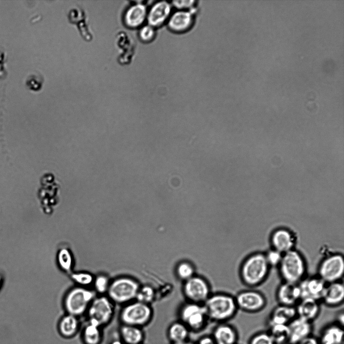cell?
<instances>
[{"instance_id": "obj_15", "label": "cell", "mask_w": 344, "mask_h": 344, "mask_svg": "<svg viewBox=\"0 0 344 344\" xmlns=\"http://www.w3.org/2000/svg\"><path fill=\"white\" fill-rule=\"evenodd\" d=\"M277 298L279 304L295 307L301 299L298 283L283 282L278 287Z\"/></svg>"}, {"instance_id": "obj_12", "label": "cell", "mask_w": 344, "mask_h": 344, "mask_svg": "<svg viewBox=\"0 0 344 344\" xmlns=\"http://www.w3.org/2000/svg\"><path fill=\"white\" fill-rule=\"evenodd\" d=\"M301 299L321 300L326 283L318 276L304 278L299 283Z\"/></svg>"}, {"instance_id": "obj_30", "label": "cell", "mask_w": 344, "mask_h": 344, "mask_svg": "<svg viewBox=\"0 0 344 344\" xmlns=\"http://www.w3.org/2000/svg\"><path fill=\"white\" fill-rule=\"evenodd\" d=\"M195 270L194 265L190 262L183 260L177 263L175 272L177 278L184 282L195 274Z\"/></svg>"}, {"instance_id": "obj_33", "label": "cell", "mask_w": 344, "mask_h": 344, "mask_svg": "<svg viewBox=\"0 0 344 344\" xmlns=\"http://www.w3.org/2000/svg\"><path fill=\"white\" fill-rule=\"evenodd\" d=\"M72 280L82 286H87L94 282V278L92 274L86 272L74 273L72 274Z\"/></svg>"}, {"instance_id": "obj_26", "label": "cell", "mask_w": 344, "mask_h": 344, "mask_svg": "<svg viewBox=\"0 0 344 344\" xmlns=\"http://www.w3.org/2000/svg\"><path fill=\"white\" fill-rule=\"evenodd\" d=\"M318 339L320 344H344L343 327L330 324L323 328Z\"/></svg>"}, {"instance_id": "obj_11", "label": "cell", "mask_w": 344, "mask_h": 344, "mask_svg": "<svg viewBox=\"0 0 344 344\" xmlns=\"http://www.w3.org/2000/svg\"><path fill=\"white\" fill-rule=\"evenodd\" d=\"M238 309L250 313L261 310L266 305V299L260 292L247 290L241 291L234 297Z\"/></svg>"}, {"instance_id": "obj_28", "label": "cell", "mask_w": 344, "mask_h": 344, "mask_svg": "<svg viewBox=\"0 0 344 344\" xmlns=\"http://www.w3.org/2000/svg\"><path fill=\"white\" fill-rule=\"evenodd\" d=\"M267 331L274 344L289 343L290 331L288 324L269 325Z\"/></svg>"}, {"instance_id": "obj_25", "label": "cell", "mask_w": 344, "mask_h": 344, "mask_svg": "<svg viewBox=\"0 0 344 344\" xmlns=\"http://www.w3.org/2000/svg\"><path fill=\"white\" fill-rule=\"evenodd\" d=\"M147 16L146 6L143 4H136L129 7L126 11L124 21L128 27L136 28L142 25L146 19Z\"/></svg>"}, {"instance_id": "obj_20", "label": "cell", "mask_w": 344, "mask_h": 344, "mask_svg": "<svg viewBox=\"0 0 344 344\" xmlns=\"http://www.w3.org/2000/svg\"><path fill=\"white\" fill-rule=\"evenodd\" d=\"M194 11H180L173 14L168 21L169 28L176 32H183L189 29L191 26Z\"/></svg>"}, {"instance_id": "obj_44", "label": "cell", "mask_w": 344, "mask_h": 344, "mask_svg": "<svg viewBox=\"0 0 344 344\" xmlns=\"http://www.w3.org/2000/svg\"><path fill=\"white\" fill-rule=\"evenodd\" d=\"M175 344H196L195 342L190 341L189 339L184 342Z\"/></svg>"}, {"instance_id": "obj_40", "label": "cell", "mask_w": 344, "mask_h": 344, "mask_svg": "<svg viewBox=\"0 0 344 344\" xmlns=\"http://www.w3.org/2000/svg\"><path fill=\"white\" fill-rule=\"evenodd\" d=\"M196 344H216L214 338L210 335H204L200 336L195 342Z\"/></svg>"}, {"instance_id": "obj_8", "label": "cell", "mask_w": 344, "mask_h": 344, "mask_svg": "<svg viewBox=\"0 0 344 344\" xmlns=\"http://www.w3.org/2000/svg\"><path fill=\"white\" fill-rule=\"evenodd\" d=\"M87 312L89 323L102 327L111 321L114 310L111 300L101 296L93 299Z\"/></svg>"}, {"instance_id": "obj_3", "label": "cell", "mask_w": 344, "mask_h": 344, "mask_svg": "<svg viewBox=\"0 0 344 344\" xmlns=\"http://www.w3.org/2000/svg\"><path fill=\"white\" fill-rule=\"evenodd\" d=\"M278 267L284 282L298 284L305 278V260L302 254L295 249L283 254Z\"/></svg>"}, {"instance_id": "obj_29", "label": "cell", "mask_w": 344, "mask_h": 344, "mask_svg": "<svg viewBox=\"0 0 344 344\" xmlns=\"http://www.w3.org/2000/svg\"><path fill=\"white\" fill-rule=\"evenodd\" d=\"M102 327L88 323L82 332V340L84 344H100L102 339Z\"/></svg>"}, {"instance_id": "obj_5", "label": "cell", "mask_w": 344, "mask_h": 344, "mask_svg": "<svg viewBox=\"0 0 344 344\" xmlns=\"http://www.w3.org/2000/svg\"><path fill=\"white\" fill-rule=\"evenodd\" d=\"M178 317V320L183 323L191 332L201 331L209 322L203 304L190 302H187L179 308Z\"/></svg>"}, {"instance_id": "obj_16", "label": "cell", "mask_w": 344, "mask_h": 344, "mask_svg": "<svg viewBox=\"0 0 344 344\" xmlns=\"http://www.w3.org/2000/svg\"><path fill=\"white\" fill-rule=\"evenodd\" d=\"M211 335L216 344H237L238 340L237 330L227 322L217 323Z\"/></svg>"}, {"instance_id": "obj_41", "label": "cell", "mask_w": 344, "mask_h": 344, "mask_svg": "<svg viewBox=\"0 0 344 344\" xmlns=\"http://www.w3.org/2000/svg\"><path fill=\"white\" fill-rule=\"evenodd\" d=\"M297 344H320L318 339L310 335L300 341Z\"/></svg>"}, {"instance_id": "obj_32", "label": "cell", "mask_w": 344, "mask_h": 344, "mask_svg": "<svg viewBox=\"0 0 344 344\" xmlns=\"http://www.w3.org/2000/svg\"><path fill=\"white\" fill-rule=\"evenodd\" d=\"M155 296L154 289L150 285H146L140 287L135 300L151 305Z\"/></svg>"}, {"instance_id": "obj_37", "label": "cell", "mask_w": 344, "mask_h": 344, "mask_svg": "<svg viewBox=\"0 0 344 344\" xmlns=\"http://www.w3.org/2000/svg\"><path fill=\"white\" fill-rule=\"evenodd\" d=\"M155 31L154 27L148 25L143 27L139 32L140 38L142 40L149 42L152 40L155 37Z\"/></svg>"}, {"instance_id": "obj_24", "label": "cell", "mask_w": 344, "mask_h": 344, "mask_svg": "<svg viewBox=\"0 0 344 344\" xmlns=\"http://www.w3.org/2000/svg\"><path fill=\"white\" fill-rule=\"evenodd\" d=\"M119 332L120 339L124 344H143L145 339L143 328L122 324Z\"/></svg>"}, {"instance_id": "obj_31", "label": "cell", "mask_w": 344, "mask_h": 344, "mask_svg": "<svg viewBox=\"0 0 344 344\" xmlns=\"http://www.w3.org/2000/svg\"><path fill=\"white\" fill-rule=\"evenodd\" d=\"M57 260L59 267L66 272H70L73 265V257L71 251L66 248L61 249L57 253Z\"/></svg>"}, {"instance_id": "obj_9", "label": "cell", "mask_w": 344, "mask_h": 344, "mask_svg": "<svg viewBox=\"0 0 344 344\" xmlns=\"http://www.w3.org/2000/svg\"><path fill=\"white\" fill-rule=\"evenodd\" d=\"M344 272L343 255L332 253L324 257L318 268V276L326 284L340 281Z\"/></svg>"}, {"instance_id": "obj_10", "label": "cell", "mask_w": 344, "mask_h": 344, "mask_svg": "<svg viewBox=\"0 0 344 344\" xmlns=\"http://www.w3.org/2000/svg\"><path fill=\"white\" fill-rule=\"evenodd\" d=\"M182 292L187 302L200 304H203L211 294L208 282L196 274L183 282Z\"/></svg>"}, {"instance_id": "obj_35", "label": "cell", "mask_w": 344, "mask_h": 344, "mask_svg": "<svg viewBox=\"0 0 344 344\" xmlns=\"http://www.w3.org/2000/svg\"><path fill=\"white\" fill-rule=\"evenodd\" d=\"M93 282L95 289L98 293L102 294L107 292L110 283L108 278L106 276H98Z\"/></svg>"}, {"instance_id": "obj_2", "label": "cell", "mask_w": 344, "mask_h": 344, "mask_svg": "<svg viewBox=\"0 0 344 344\" xmlns=\"http://www.w3.org/2000/svg\"><path fill=\"white\" fill-rule=\"evenodd\" d=\"M270 268L265 253H254L245 258L241 265V280L247 286H257L267 277Z\"/></svg>"}, {"instance_id": "obj_6", "label": "cell", "mask_w": 344, "mask_h": 344, "mask_svg": "<svg viewBox=\"0 0 344 344\" xmlns=\"http://www.w3.org/2000/svg\"><path fill=\"white\" fill-rule=\"evenodd\" d=\"M141 286L135 279L121 277L110 283L108 294L111 301L118 304H128L136 300Z\"/></svg>"}, {"instance_id": "obj_43", "label": "cell", "mask_w": 344, "mask_h": 344, "mask_svg": "<svg viewBox=\"0 0 344 344\" xmlns=\"http://www.w3.org/2000/svg\"><path fill=\"white\" fill-rule=\"evenodd\" d=\"M110 344H124L120 339H114L112 341Z\"/></svg>"}, {"instance_id": "obj_36", "label": "cell", "mask_w": 344, "mask_h": 344, "mask_svg": "<svg viewBox=\"0 0 344 344\" xmlns=\"http://www.w3.org/2000/svg\"><path fill=\"white\" fill-rule=\"evenodd\" d=\"M265 255L270 267L278 266L283 256L282 253L273 249L268 250Z\"/></svg>"}, {"instance_id": "obj_45", "label": "cell", "mask_w": 344, "mask_h": 344, "mask_svg": "<svg viewBox=\"0 0 344 344\" xmlns=\"http://www.w3.org/2000/svg\"><path fill=\"white\" fill-rule=\"evenodd\" d=\"M1 278L0 277V285H1Z\"/></svg>"}, {"instance_id": "obj_17", "label": "cell", "mask_w": 344, "mask_h": 344, "mask_svg": "<svg viewBox=\"0 0 344 344\" xmlns=\"http://www.w3.org/2000/svg\"><path fill=\"white\" fill-rule=\"evenodd\" d=\"M344 286L340 281L326 284L321 300L329 306H336L343 302Z\"/></svg>"}, {"instance_id": "obj_38", "label": "cell", "mask_w": 344, "mask_h": 344, "mask_svg": "<svg viewBox=\"0 0 344 344\" xmlns=\"http://www.w3.org/2000/svg\"><path fill=\"white\" fill-rule=\"evenodd\" d=\"M43 81L41 77L36 75L30 76L27 80V84L31 89L38 90L42 86Z\"/></svg>"}, {"instance_id": "obj_7", "label": "cell", "mask_w": 344, "mask_h": 344, "mask_svg": "<svg viewBox=\"0 0 344 344\" xmlns=\"http://www.w3.org/2000/svg\"><path fill=\"white\" fill-rule=\"evenodd\" d=\"M95 298V293L83 287H76L70 290L65 296L64 305L67 314L76 317L87 312Z\"/></svg>"}, {"instance_id": "obj_21", "label": "cell", "mask_w": 344, "mask_h": 344, "mask_svg": "<svg viewBox=\"0 0 344 344\" xmlns=\"http://www.w3.org/2000/svg\"><path fill=\"white\" fill-rule=\"evenodd\" d=\"M118 47L121 50L118 60L122 64H128L132 59L135 53V44L133 40L125 32H120L116 36Z\"/></svg>"}, {"instance_id": "obj_23", "label": "cell", "mask_w": 344, "mask_h": 344, "mask_svg": "<svg viewBox=\"0 0 344 344\" xmlns=\"http://www.w3.org/2000/svg\"><path fill=\"white\" fill-rule=\"evenodd\" d=\"M190 333L188 327L177 320L171 323L168 326L166 337L170 344H175L189 340Z\"/></svg>"}, {"instance_id": "obj_42", "label": "cell", "mask_w": 344, "mask_h": 344, "mask_svg": "<svg viewBox=\"0 0 344 344\" xmlns=\"http://www.w3.org/2000/svg\"><path fill=\"white\" fill-rule=\"evenodd\" d=\"M337 324L340 325L341 326L343 327V323H344V314L343 312H340L338 315H337Z\"/></svg>"}, {"instance_id": "obj_19", "label": "cell", "mask_w": 344, "mask_h": 344, "mask_svg": "<svg viewBox=\"0 0 344 344\" xmlns=\"http://www.w3.org/2000/svg\"><path fill=\"white\" fill-rule=\"evenodd\" d=\"M295 308L297 316L310 322L317 318L320 311L319 301L310 298L301 299Z\"/></svg>"}, {"instance_id": "obj_39", "label": "cell", "mask_w": 344, "mask_h": 344, "mask_svg": "<svg viewBox=\"0 0 344 344\" xmlns=\"http://www.w3.org/2000/svg\"><path fill=\"white\" fill-rule=\"evenodd\" d=\"M194 1H173V5L178 9H191L192 8L195 4Z\"/></svg>"}, {"instance_id": "obj_14", "label": "cell", "mask_w": 344, "mask_h": 344, "mask_svg": "<svg viewBox=\"0 0 344 344\" xmlns=\"http://www.w3.org/2000/svg\"><path fill=\"white\" fill-rule=\"evenodd\" d=\"M288 325L290 331L289 344H297L311 335L313 329L312 322L297 316Z\"/></svg>"}, {"instance_id": "obj_1", "label": "cell", "mask_w": 344, "mask_h": 344, "mask_svg": "<svg viewBox=\"0 0 344 344\" xmlns=\"http://www.w3.org/2000/svg\"><path fill=\"white\" fill-rule=\"evenodd\" d=\"M203 305L209 321L217 323L227 322L238 310L235 298L223 293L211 294Z\"/></svg>"}, {"instance_id": "obj_34", "label": "cell", "mask_w": 344, "mask_h": 344, "mask_svg": "<svg viewBox=\"0 0 344 344\" xmlns=\"http://www.w3.org/2000/svg\"><path fill=\"white\" fill-rule=\"evenodd\" d=\"M248 344H274L268 333L261 331L254 334L249 339Z\"/></svg>"}, {"instance_id": "obj_22", "label": "cell", "mask_w": 344, "mask_h": 344, "mask_svg": "<svg viewBox=\"0 0 344 344\" xmlns=\"http://www.w3.org/2000/svg\"><path fill=\"white\" fill-rule=\"evenodd\" d=\"M296 316L295 306L279 304L271 312L269 325L288 324Z\"/></svg>"}, {"instance_id": "obj_4", "label": "cell", "mask_w": 344, "mask_h": 344, "mask_svg": "<svg viewBox=\"0 0 344 344\" xmlns=\"http://www.w3.org/2000/svg\"><path fill=\"white\" fill-rule=\"evenodd\" d=\"M153 314L151 305L134 300L123 307L119 319L122 324L143 328L151 323Z\"/></svg>"}, {"instance_id": "obj_18", "label": "cell", "mask_w": 344, "mask_h": 344, "mask_svg": "<svg viewBox=\"0 0 344 344\" xmlns=\"http://www.w3.org/2000/svg\"><path fill=\"white\" fill-rule=\"evenodd\" d=\"M171 12V6L166 1L155 3L147 13L149 25L153 27L162 25L168 18Z\"/></svg>"}, {"instance_id": "obj_27", "label": "cell", "mask_w": 344, "mask_h": 344, "mask_svg": "<svg viewBox=\"0 0 344 344\" xmlns=\"http://www.w3.org/2000/svg\"><path fill=\"white\" fill-rule=\"evenodd\" d=\"M80 323L77 317L67 314L61 318L58 323L60 334L65 338H71L78 332Z\"/></svg>"}, {"instance_id": "obj_13", "label": "cell", "mask_w": 344, "mask_h": 344, "mask_svg": "<svg viewBox=\"0 0 344 344\" xmlns=\"http://www.w3.org/2000/svg\"><path fill=\"white\" fill-rule=\"evenodd\" d=\"M270 243L272 249L284 254L294 249L296 240L291 231L286 228H280L272 233Z\"/></svg>"}]
</instances>
